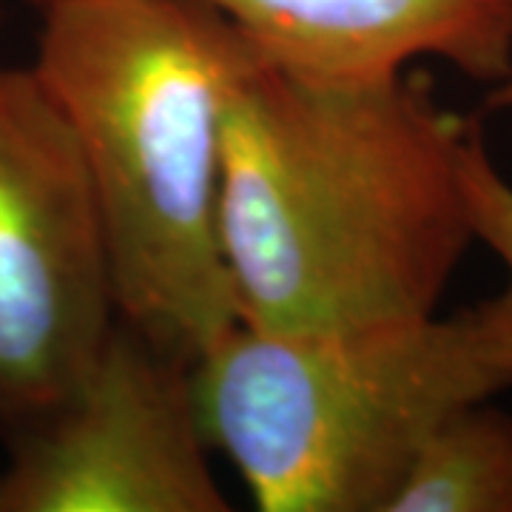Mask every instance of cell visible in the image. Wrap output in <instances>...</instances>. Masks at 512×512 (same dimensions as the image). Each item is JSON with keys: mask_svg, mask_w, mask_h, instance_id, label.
I'll list each match as a JSON object with an SVG mask.
<instances>
[{"mask_svg": "<svg viewBox=\"0 0 512 512\" xmlns=\"http://www.w3.org/2000/svg\"><path fill=\"white\" fill-rule=\"evenodd\" d=\"M191 376L205 439L262 512H387L441 421L512 387L476 308L348 328L237 322Z\"/></svg>", "mask_w": 512, "mask_h": 512, "instance_id": "cell-3", "label": "cell"}, {"mask_svg": "<svg viewBox=\"0 0 512 512\" xmlns=\"http://www.w3.org/2000/svg\"><path fill=\"white\" fill-rule=\"evenodd\" d=\"M464 191L476 245H484L504 268V288L476 305L498 356L512 367V180L498 168L476 123L464 154Z\"/></svg>", "mask_w": 512, "mask_h": 512, "instance_id": "cell-8", "label": "cell"}, {"mask_svg": "<svg viewBox=\"0 0 512 512\" xmlns=\"http://www.w3.org/2000/svg\"><path fill=\"white\" fill-rule=\"evenodd\" d=\"M510 6H512V0H510Z\"/></svg>", "mask_w": 512, "mask_h": 512, "instance_id": "cell-11", "label": "cell"}, {"mask_svg": "<svg viewBox=\"0 0 512 512\" xmlns=\"http://www.w3.org/2000/svg\"><path fill=\"white\" fill-rule=\"evenodd\" d=\"M0 512H228L191 362L117 325L89 376L9 439Z\"/></svg>", "mask_w": 512, "mask_h": 512, "instance_id": "cell-5", "label": "cell"}, {"mask_svg": "<svg viewBox=\"0 0 512 512\" xmlns=\"http://www.w3.org/2000/svg\"><path fill=\"white\" fill-rule=\"evenodd\" d=\"M484 109L490 114H512V69L498 83L487 86Z\"/></svg>", "mask_w": 512, "mask_h": 512, "instance_id": "cell-9", "label": "cell"}, {"mask_svg": "<svg viewBox=\"0 0 512 512\" xmlns=\"http://www.w3.org/2000/svg\"><path fill=\"white\" fill-rule=\"evenodd\" d=\"M29 63L72 126L120 322L194 365L237 325L222 254L225 117L254 57L200 0H49Z\"/></svg>", "mask_w": 512, "mask_h": 512, "instance_id": "cell-2", "label": "cell"}, {"mask_svg": "<svg viewBox=\"0 0 512 512\" xmlns=\"http://www.w3.org/2000/svg\"><path fill=\"white\" fill-rule=\"evenodd\" d=\"M265 66L319 86H365L441 60L484 86L512 69L510 0H200Z\"/></svg>", "mask_w": 512, "mask_h": 512, "instance_id": "cell-6", "label": "cell"}, {"mask_svg": "<svg viewBox=\"0 0 512 512\" xmlns=\"http://www.w3.org/2000/svg\"><path fill=\"white\" fill-rule=\"evenodd\" d=\"M120 325L80 146L32 66H0V436L52 413Z\"/></svg>", "mask_w": 512, "mask_h": 512, "instance_id": "cell-4", "label": "cell"}, {"mask_svg": "<svg viewBox=\"0 0 512 512\" xmlns=\"http://www.w3.org/2000/svg\"><path fill=\"white\" fill-rule=\"evenodd\" d=\"M387 512H512V416L495 396L427 436Z\"/></svg>", "mask_w": 512, "mask_h": 512, "instance_id": "cell-7", "label": "cell"}, {"mask_svg": "<svg viewBox=\"0 0 512 512\" xmlns=\"http://www.w3.org/2000/svg\"><path fill=\"white\" fill-rule=\"evenodd\" d=\"M476 123L419 72L319 86L251 57L228 100L220 200L239 322L313 330L439 313L476 245L464 191Z\"/></svg>", "mask_w": 512, "mask_h": 512, "instance_id": "cell-1", "label": "cell"}, {"mask_svg": "<svg viewBox=\"0 0 512 512\" xmlns=\"http://www.w3.org/2000/svg\"><path fill=\"white\" fill-rule=\"evenodd\" d=\"M15 3H26V6H32V9H40V6H46L49 0H15Z\"/></svg>", "mask_w": 512, "mask_h": 512, "instance_id": "cell-10", "label": "cell"}]
</instances>
